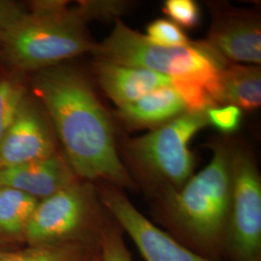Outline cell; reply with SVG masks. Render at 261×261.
Masks as SVG:
<instances>
[{
  "mask_svg": "<svg viewBox=\"0 0 261 261\" xmlns=\"http://www.w3.org/2000/svg\"><path fill=\"white\" fill-rule=\"evenodd\" d=\"M56 136L47 112L37 99L27 95L0 140V168L51 157Z\"/></svg>",
  "mask_w": 261,
  "mask_h": 261,
  "instance_id": "obj_9",
  "label": "cell"
},
{
  "mask_svg": "<svg viewBox=\"0 0 261 261\" xmlns=\"http://www.w3.org/2000/svg\"><path fill=\"white\" fill-rule=\"evenodd\" d=\"M147 40L162 47H184L192 43L186 34L170 19H158L147 27Z\"/></svg>",
  "mask_w": 261,
  "mask_h": 261,
  "instance_id": "obj_18",
  "label": "cell"
},
{
  "mask_svg": "<svg viewBox=\"0 0 261 261\" xmlns=\"http://www.w3.org/2000/svg\"><path fill=\"white\" fill-rule=\"evenodd\" d=\"M99 194L108 212L135 243L144 261H215L192 251L152 223L121 189L105 183Z\"/></svg>",
  "mask_w": 261,
  "mask_h": 261,
  "instance_id": "obj_8",
  "label": "cell"
},
{
  "mask_svg": "<svg viewBox=\"0 0 261 261\" xmlns=\"http://www.w3.org/2000/svg\"><path fill=\"white\" fill-rule=\"evenodd\" d=\"M32 86L76 177L134 188L117 153L111 118L84 75L55 66L36 72Z\"/></svg>",
  "mask_w": 261,
  "mask_h": 261,
  "instance_id": "obj_1",
  "label": "cell"
},
{
  "mask_svg": "<svg viewBox=\"0 0 261 261\" xmlns=\"http://www.w3.org/2000/svg\"><path fill=\"white\" fill-rule=\"evenodd\" d=\"M231 195L230 152L218 145L210 163L176 190L157 196L159 221L178 242L209 258L221 261Z\"/></svg>",
  "mask_w": 261,
  "mask_h": 261,
  "instance_id": "obj_2",
  "label": "cell"
},
{
  "mask_svg": "<svg viewBox=\"0 0 261 261\" xmlns=\"http://www.w3.org/2000/svg\"><path fill=\"white\" fill-rule=\"evenodd\" d=\"M186 112L181 96L172 86H167L118 108L117 116L132 127L159 128Z\"/></svg>",
  "mask_w": 261,
  "mask_h": 261,
  "instance_id": "obj_13",
  "label": "cell"
},
{
  "mask_svg": "<svg viewBox=\"0 0 261 261\" xmlns=\"http://www.w3.org/2000/svg\"><path fill=\"white\" fill-rule=\"evenodd\" d=\"M92 54L97 61L144 68L173 81L198 84L222 106L220 77L228 62L206 41L184 47H162L116 19L109 37L95 43Z\"/></svg>",
  "mask_w": 261,
  "mask_h": 261,
  "instance_id": "obj_4",
  "label": "cell"
},
{
  "mask_svg": "<svg viewBox=\"0 0 261 261\" xmlns=\"http://www.w3.org/2000/svg\"><path fill=\"white\" fill-rule=\"evenodd\" d=\"M24 11L25 8L18 2L0 0V47L8 28Z\"/></svg>",
  "mask_w": 261,
  "mask_h": 261,
  "instance_id": "obj_23",
  "label": "cell"
},
{
  "mask_svg": "<svg viewBox=\"0 0 261 261\" xmlns=\"http://www.w3.org/2000/svg\"><path fill=\"white\" fill-rule=\"evenodd\" d=\"M221 105L253 111L261 105V71L257 65L227 64L220 77Z\"/></svg>",
  "mask_w": 261,
  "mask_h": 261,
  "instance_id": "obj_15",
  "label": "cell"
},
{
  "mask_svg": "<svg viewBox=\"0 0 261 261\" xmlns=\"http://www.w3.org/2000/svg\"><path fill=\"white\" fill-rule=\"evenodd\" d=\"M81 180L70 167L64 155H56L0 168V187L10 188L32 196L38 201L53 196Z\"/></svg>",
  "mask_w": 261,
  "mask_h": 261,
  "instance_id": "obj_11",
  "label": "cell"
},
{
  "mask_svg": "<svg viewBox=\"0 0 261 261\" xmlns=\"http://www.w3.org/2000/svg\"><path fill=\"white\" fill-rule=\"evenodd\" d=\"M101 261H134L126 246L124 232L117 223L112 220L103 231L100 243Z\"/></svg>",
  "mask_w": 261,
  "mask_h": 261,
  "instance_id": "obj_19",
  "label": "cell"
},
{
  "mask_svg": "<svg viewBox=\"0 0 261 261\" xmlns=\"http://www.w3.org/2000/svg\"><path fill=\"white\" fill-rule=\"evenodd\" d=\"M95 69L103 91L118 108L172 84L170 76L144 68L97 61Z\"/></svg>",
  "mask_w": 261,
  "mask_h": 261,
  "instance_id": "obj_12",
  "label": "cell"
},
{
  "mask_svg": "<svg viewBox=\"0 0 261 261\" xmlns=\"http://www.w3.org/2000/svg\"><path fill=\"white\" fill-rule=\"evenodd\" d=\"M125 3L117 1H81L76 9L85 19H112L124 11Z\"/></svg>",
  "mask_w": 261,
  "mask_h": 261,
  "instance_id": "obj_22",
  "label": "cell"
},
{
  "mask_svg": "<svg viewBox=\"0 0 261 261\" xmlns=\"http://www.w3.org/2000/svg\"><path fill=\"white\" fill-rule=\"evenodd\" d=\"M28 94L22 75L12 72L0 77V140Z\"/></svg>",
  "mask_w": 261,
  "mask_h": 261,
  "instance_id": "obj_17",
  "label": "cell"
},
{
  "mask_svg": "<svg viewBox=\"0 0 261 261\" xmlns=\"http://www.w3.org/2000/svg\"><path fill=\"white\" fill-rule=\"evenodd\" d=\"M163 11L179 28H195L200 18L198 5L193 0H168Z\"/></svg>",
  "mask_w": 261,
  "mask_h": 261,
  "instance_id": "obj_20",
  "label": "cell"
},
{
  "mask_svg": "<svg viewBox=\"0 0 261 261\" xmlns=\"http://www.w3.org/2000/svg\"><path fill=\"white\" fill-rule=\"evenodd\" d=\"M208 125L206 112H186L129 143L130 158L157 196L181 188L194 174L189 142Z\"/></svg>",
  "mask_w": 261,
  "mask_h": 261,
  "instance_id": "obj_6",
  "label": "cell"
},
{
  "mask_svg": "<svg viewBox=\"0 0 261 261\" xmlns=\"http://www.w3.org/2000/svg\"><path fill=\"white\" fill-rule=\"evenodd\" d=\"M0 261H101L100 251L83 246L28 247L13 250Z\"/></svg>",
  "mask_w": 261,
  "mask_h": 261,
  "instance_id": "obj_16",
  "label": "cell"
},
{
  "mask_svg": "<svg viewBox=\"0 0 261 261\" xmlns=\"http://www.w3.org/2000/svg\"><path fill=\"white\" fill-rule=\"evenodd\" d=\"M10 251H13V250H10V249H6V248H3L0 246V256L4 255L6 252H10Z\"/></svg>",
  "mask_w": 261,
  "mask_h": 261,
  "instance_id": "obj_24",
  "label": "cell"
},
{
  "mask_svg": "<svg viewBox=\"0 0 261 261\" xmlns=\"http://www.w3.org/2000/svg\"><path fill=\"white\" fill-rule=\"evenodd\" d=\"M231 195L224 257L261 261V180L250 155L230 152Z\"/></svg>",
  "mask_w": 261,
  "mask_h": 261,
  "instance_id": "obj_7",
  "label": "cell"
},
{
  "mask_svg": "<svg viewBox=\"0 0 261 261\" xmlns=\"http://www.w3.org/2000/svg\"><path fill=\"white\" fill-rule=\"evenodd\" d=\"M57 0L34 1L6 31L2 56L14 73L39 72L86 53L95 43L76 8Z\"/></svg>",
  "mask_w": 261,
  "mask_h": 261,
  "instance_id": "obj_3",
  "label": "cell"
},
{
  "mask_svg": "<svg viewBox=\"0 0 261 261\" xmlns=\"http://www.w3.org/2000/svg\"><path fill=\"white\" fill-rule=\"evenodd\" d=\"M206 114L209 124L225 134L235 132L242 121V110L229 105L211 108Z\"/></svg>",
  "mask_w": 261,
  "mask_h": 261,
  "instance_id": "obj_21",
  "label": "cell"
},
{
  "mask_svg": "<svg viewBox=\"0 0 261 261\" xmlns=\"http://www.w3.org/2000/svg\"><path fill=\"white\" fill-rule=\"evenodd\" d=\"M37 199L19 191L0 187V246L17 250L24 243L28 223Z\"/></svg>",
  "mask_w": 261,
  "mask_h": 261,
  "instance_id": "obj_14",
  "label": "cell"
},
{
  "mask_svg": "<svg viewBox=\"0 0 261 261\" xmlns=\"http://www.w3.org/2000/svg\"><path fill=\"white\" fill-rule=\"evenodd\" d=\"M92 182L77 180L40 200L24 236L28 247L83 246L100 251L103 231L112 222Z\"/></svg>",
  "mask_w": 261,
  "mask_h": 261,
  "instance_id": "obj_5",
  "label": "cell"
},
{
  "mask_svg": "<svg viewBox=\"0 0 261 261\" xmlns=\"http://www.w3.org/2000/svg\"><path fill=\"white\" fill-rule=\"evenodd\" d=\"M228 61L260 65V19L256 14L242 11H220L206 41Z\"/></svg>",
  "mask_w": 261,
  "mask_h": 261,
  "instance_id": "obj_10",
  "label": "cell"
}]
</instances>
